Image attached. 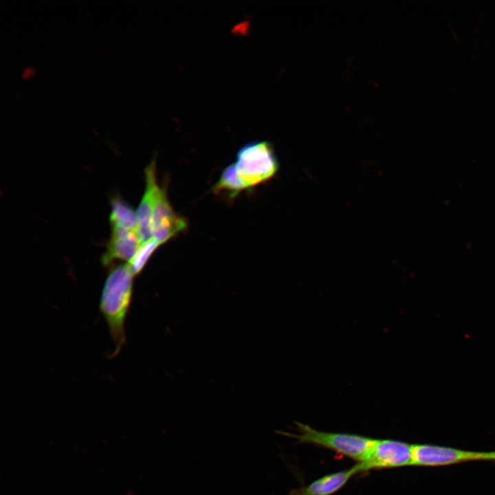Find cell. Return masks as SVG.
<instances>
[{"label": "cell", "instance_id": "cell-1", "mask_svg": "<svg viewBox=\"0 0 495 495\" xmlns=\"http://www.w3.org/2000/svg\"><path fill=\"white\" fill-rule=\"evenodd\" d=\"M133 274L128 263L114 265L110 268L103 285L100 311L109 327L116 356L126 342L125 320L131 303Z\"/></svg>", "mask_w": 495, "mask_h": 495}, {"label": "cell", "instance_id": "cell-2", "mask_svg": "<svg viewBox=\"0 0 495 495\" xmlns=\"http://www.w3.org/2000/svg\"><path fill=\"white\" fill-rule=\"evenodd\" d=\"M234 164L245 189L269 181L279 168L274 148L266 141L243 146L236 154Z\"/></svg>", "mask_w": 495, "mask_h": 495}, {"label": "cell", "instance_id": "cell-3", "mask_svg": "<svg viewBox=\"0 0 495 495\" xmlns=\"http://www.w3.org/2000/svg\"><path fill=\"white\" fill-rule=\"evenodd\" d=\"M297 426L298 434L280 433L292 437L300 443L329 448L359 463L365 460L375 442L373 439L360 435L318 431L300 423H297Z\"/></svg>", "mask_w": 495, "mask_h": 495}, {"label": "cell", "instance_id": "cell-4", "mask_svg": "<svg viewBox=\"0 0 495 495\" xmlns=\"http://www.w3.org/2000/svg\"><path fill=\"white\" fill-rule=\"evenodd\" d=\"M474 461H495V451H470L430 444L412 445V465H447Z\"/></svg>", "mask_w": 495, "mask_h": 495}, {"label": "cell", "instance_id": "cell-5", "mask_svg": "<svg viewBox=\"0 0 495 495\" xmlns=\"http://www.w3.org/2000/svg\"><path fill=\"white\" fill-rule=\"evenodd\" d=\"M361 471L412 465V445L391 439H375L365 460L357 463Z\"/></svg>", "mask_w": 495, "mask_h": 495}, {"label": "cell", "instance_id": "cell-6", "mask_svg": "<svg viewBox=\"0 0 495 495\" xmlns=\"http://www.w3.org/2000/svg\"><path fill=\"white\" fill-rule=\"evenodd\" d=\"M187 226V220L172 208L163 186L153 213V238L160 245L163 244L185 230Z\"/></svg>", "mask_w": 495, "mask_h": 495}, {"label": "cell", "instance_id": "cell-7", "mask_svg": "<svg viewBox=\"0 0 495 495\" xmlns=\"http://www.w3.org/2000/svg\"><path fill=\"white\" fill-rule=\"evenodd\" d=\"M144 192L136 212L137 230L141 243L153 238L152 217L162 190L157 180L155 159L144 169Z\"/></svg>", "mask_w": 495, "mask_h": 495}, {"label": "cell", "instance_id": "cell-8", "mask_svg": "<svg viewBox=\"0 0 495 495\" xmlns=\"http://www.w3.org/2000/svg\"><path fill=\"white\" fill-rule=\"evenodd\" d=\"M141 244L138 230L112 226L111 236L101 259L102 265L111 268L118 261L128 263Z\"/></svg>", "mask_w": 495, "mask_h": 495}, {"label": "cell", "instance_id": "cell-9", "mask_svg": "<svg viewBox=\"0 0 495 495\" xmlns=\"http://www.w3.org/2000/svg\"><path fill=\"white\" fill-rule=\"evenodd\" d=\"M360 470L358 464L349 469L325 475L309 485L292 490L290 495H331L341 489Z\"/></svg>", "mask_w": 495, "mask_h": 495}, {"label": "cell", "instance_id": "cell-10", "mask_svg": "<svg viewBox=\"0 0 495 495\" xmlns=\"http://www.w3.org/2000/svg\"><path fill=\"white\" fill-rule=\"evenodd\" d=\"M111 226H120L129 230H138L137 213L121 197L111 199Z\"/></svg>", "mask_w": 495, "mask_h": 495}, {"label": "cell", "instance_id": "cell-11", "mask_svg": "<svg viewBox=\"0 0 495 495\" xmlns=\"http://www.w3.org/2000/svg\"><path fill=\"white\" fill-rule=\"evenodd\" d=\"M212 189L214 193L224 194L230 198H234L245 189L239 177L234 164H230L224 168Z\"/></svg>", "mask_w": 495, "mask_h": 495}, {"label": "cell", "instance_id": "cell-12", "mask_svg": "<svg viewBox=\"0 0 495 495\" xmlns=\"http://www.w3.org/2000/svg\"><path fill=\"white\" fill-rule=\"evenodd\" d=\"M159 245H160L153 238L141 244L133 257L128 263L134 276L142 272Z\"/></svg>", "mask_w": 495, "mask_h": 495}]
</instances>
